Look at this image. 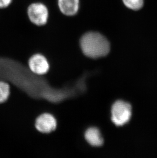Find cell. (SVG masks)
Masks as SVG:
<instances>
[{
    "label": "cell",
    "mask_w": 157,
    "mask_h": 158,
    "mask_svg": "<svg viewBox=\"0 0 157 158\" xmlns=\"http://www.w3.org/2000/svg\"><path fill=\"white\" fill-rule=\"evenodd\" d=\"M80 46L83 53L92 58L105 56L110 50L108 40L96 32H89L83 35L80 40Z\"/></svg>",
    "instance_id": "cell-1"
},
{
    "label": "cell",
    "mask_w": 157,
    "mask_h": 158,
    "mask_svg": "<svg viewBox=\"0 0 157 158\" xmlns=\"http://www.w3.org/2000/svg\"><path fill=\"white\" fill-rule=\"evenodd\" d=\"M132 116V107L129 103L118 101L112 107V120L117 126H122L129 122Z\"/></svg>",
    "instance_id": "cell-2"
},
{
    "label": "cell",
    "mask_w": 157,
    "mask_h": 158,
    "mask_svg": "<svg viewBox=\"0 0 157 158\" xmlns=\"http://www.w3.org/2000/svg\"><path fill=\"white\" fill-rule=\"evenodd\" d=\"M28 15L32 23L37 26L44 25L47 22L49 11L42 3H33L28 8Z\"/></svg>",
    "instance_id": "cell-3"
},
{
    "label": "cell",
    "mask_w": 157,
    "mask_h": 158,
    "mask_svg": "<svg viewBox=\"0 0 157 158\" xmlns=\"http://www.w3.org/2000/svg\"><path fill=\"white\" fill-rule=\"evenodd\" d=\"M35 127L37 130L41 133H50L56 128V120L52 115L44 114L37 118Z\"/></svg>",
    "instance_id": "cell-4"
},
{
    "label": "cell",
    "mask_w": 157,
    "mask_h": 158,
    "mask_svg": "<svg viewBox=\"0 0 157 158\" xmlns=\"http://www.w3.org/2000/svg\"><path fill=\"white\" fill-rule=\"evenodd\" d=\"M29 65L31 70L36 74H45L49 70L47 60L40 54H36L31 57L29 61Z\"/></svg>",
    "instance_id": "cell-5"
},
{
    "label": "cell",
    "mask_w": 157,
    "mask_h": 158,
    "mask_svg": "<svg viewBox=\"0 0 157 158\" xmlns=\"http://www.w3.org/2000/svg\"><path fill=\"white\" fill-rule=\"evenodd\" d=\"M58 6L64 15L73 16L78 11L79 0H58Z\"/></svg>",
    "instance_id": "cell-6"
},
{
    "label": "cell",
    "mask_w": 157,
    "mask_h": 158,
    "mask_svg": "<svg viewBox=\"0 0 157 158\" xmlns=\"http://www.w3.org/2000/svg\"><path fill=\"white\" fill-rule=\"evenodd\" d=\"M85 138L88 143L93 146L99 147L103 144L104 140L99 130L92 127L90 128L86 131Z\"/></svg>",
    "instance_id": "cell-7"
},
{
    "label": "cell",
    "mask_w": 157,
    "mask_h": 158,
    "mask_svg": "<svg viewBox=\"0 0 157 158\" xmlns=\"http://www.w3.org/2000/svg\"><path fill=\"white\" fill-rule=\"evenodd\" d=\"M10 94V88L7 83L0 81V103L7 100Z\"/></svg>",
    "instance_id": "cell-8"
},
{
    "label": "cell",
    "mask_w": 157,
    "mask_h": 158,
    "mask_svg": "<svg viewBox=\"0 0 157 158\" xmlns=\"http://www.w3.org/2000/svg\"><path fill=\"white\" fill-rule=\"evenodd\" d=\"M127 8L130 9L137 10L141 9L143 5V0H123Z\"/></svg>",
    "instance_id": "cell-9"
},
{
    "label": "cell",
    "mask_w": 157,
    "mask_h": 158,
    "mask_svg": "<svg viewBox=\"0 0 157 158\" xmlns=\"http://www.w3.org/2000/svg\"><path fill=\"white\" fill-rule=\"evenodd\" d=\"M12 2V0H0V8L7 7Z\"/></svg>",
    "instance_id": "cell-10"
}]
</instances>
